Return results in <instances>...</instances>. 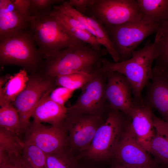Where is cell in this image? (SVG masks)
<instances>
[{"mask_svg":"<svg viewBox=\"0 0 168 168\" xmlns=\"http://www.w3.org/2000/svg\"><path fill=\"white\" fill-rule=\"evenodd\" d=\"M107 77L101 61L96 66L92 78L81 89V93L68 111L78 114L97 116L104 119L109 105L105 95ZM105 120V119H104Z\"/></svg>","mask_w":168,"mask_h":168,"instance_id":"obj_5","label":"cell"},{"mask_svg":"<svg viewBox=\"0 0 168 168\" xmlns=\"http://www.w3.org/2000/svg\"><path fill=\"white\" fill-rule=\"evenodd\" d=\"M95 68L90 73L76 72L58 77L54 79L55 84L74 91L81 89L93 77Z\"/></svg>","mask_w":168,"mask_h":168,"instance_id":"obj_25","label":"cell"},{"mask_svg":"<svg viewBox=\"0 0 168 168\" xmlns=\"http://www.w3.org/2000/svg\"><path fill=\"white\" fill-rule=\"evenodd\" d=\"M105 120L100 117L69 111L63 121L68 134L70 150L85 151Z\"/></svg>","mask_w":168,"mask_h":168,"instance_id":"obj_11","label":"cell"},{"mask_svg":"<svg viewBox=\"0 0 168 168\" xmlns=\"http://www.w3.org/2000/svg\"><path fill=\"white\" fill-rule=\"evenodd\" d=\"M25 145L20 136L0 129V160L21 158Z\"/></svg>","mask_w":168,"mask_h":168,"instance_id":"obj_22","label":"cell"},{"mask_svg":"<svg viewBox=\"0 0 168 168\" xmlns=\"http://www.w3.org/2000/svg\"><path fill=\"white\" fill-rule=\"evenodd\" d=\"M0 106V129L20 136L22 132L17 110L12 103Z\"/></svg>","mask_w":168,"mask_h":168,"instance_id":"obj_23","label":"cell"},{"mask_svg":"<svg viewBox=\"0 0 168 168\" xmlns=\"http://www.w3.org/2000/svg\"><path fill=\"white\" fill-rule=\"evenodd\" d=\"M120 112L110 108L106 119L97 130L89 147L84 151L86 157L98 161L106 159L114 154L125 121Z\"/></svg>","mask_w":168,"mask_h":168,"instance_id":"obj_7","label":"cell"},{"mask_svg":"<svg viewBox=\"0 0 168 168\" xmlns=\"http://www.w3.org/2000/svg\"><path fill=\"white\" fill-rule=\"evenodd\" d=\"M70 148L57 153L46 154L48 168H75L76 162Z\"/></svg>","mask_w":168,"mask_h":168,"instance_id":"obj_27","label":"cell"},{"mask_svg":"<svg viewBox=\"0 0 168 168\" xmlns=\"http://www.w3.org/2000/svg\"><path fill=\"white\" fill-rule=\"evenodd\" d=\"M156 57L153 43L148 41L143 48L134 51L131 58L124 61L112 62L103 58L102 69L124 75L130 84L133 99L142 101V91L153 77L152 66Z\"/></svg>","mask_w":168,"mask_h":168,"instance_id":"obj_2","label":"cell"},{"mask_svg":"<svg viewBox=\"0 0 168 168\" xmlns=\"http://www.w3.org/2000/svg\"><path fill=\"white\" fill-rule=\"evenodd\" d=\"M18 158L9 159L0 162V168H19Z\"/></svg>","mask_w":168,"mask_h":168,"instance_id":"obj_31","label":"cell"},{"mask_svg":"<svg viewBox=\"0 0 168 168\" xmlns=\"http://www.w3.org/2000/svg\"><path fill=\"white\" fill-rule=\"evenodd\" d=\"M107 52L105 49H97L80 41L45 58L41 71L54 79L76 72L91 73Z\"/></svg>","mask_w":168,"mask_h":168,"instance_id":"obj_1","label":"cell"},{"mask_svg":"<svg viewBox=\"0 0 168 168\" xmlns=\"http://www.w3.org/2000/svg\"><path fill=\"white\" fill-rule=\"evenodd\" d=\"M153 77L147 85L143 99L151 108L156 110L165 121L168 120V78L162 72L153 68Z\"/></svg>","mask_w":168,"mask_h":168,"instance_id":"obj_16","label":"cell"},{"mask_svg":"<svg viewBox=\"0 0 168 168\" xmlns=\"http://www.w3.org/2000/svg\"><path fill=\"white\" fill-rule=\"evenodd\" d=\"M19 168H30L27 164L22 160L18 161Z\"/></svg>","mask_w":168,"mask_h":168,"instance_id":"obj_32","label":"cell"},{"mask_svg":"<svg viewBox=\"0 0 168 168\" xmlns=\"http://www.w3.org/2000/svg\"><path fill=\"white\" fill-rule=\"evenodd\" d=\"M119 164L127 167L152 166L147 152L138 142L129 128L122 134L114 154Z\"/></svg>","mask_w":168,"mask_h":168,"instance_id":"obj_15","label":"cell"},{"mask_svg":"<svg viewBox=\"0 0 168 168\" xmlns=\"http://www.w3.org/2000/svg\"><path fill=\"white\" fill-rule=\"evenodd\" d=\"M155 135L150 143L148 152L165 163L168 162V127L165 121L154 114Z\"/></svg>","mask_w":168,"mask_h":168,"instance_id":"obj_18","label":"cell"},{"mask_svg":"<svg viewBox=\"0 0 168 168\" xmlns=\"http://www.w3.org/2000/svg\"><path fill=\"white\" fill-rule=\"evenodd\" d=\"M114 168H154L152 166L142 167H127L122 166L119 164L117 165Z\"/></svg>","mask_w":168,"mask_h":168,"instance_id":"obj_33","label":"cell"},{"mask_svg":"<svg viewBox=\"0 0 168 168\" xmlns=\"http://www.w3.org/2000/svg\"><path fill=\"white\" fill-rule=\"evenodd\" d=\"M29 29L44 59L81 41L71 36L51 12L42 17H32Z\"/></svg>","mask_w":168,"mask_h":168,"instance_id":"obj_4","label":"cell"},{"mask_svg":"<svg viewBox=\"0 0 168 168\" xmlns=\"http://www.w3.org/2000/svg\"><path fill=\"white\" fill-rule=\"evenodd\" d=\"M93 0H69V4L79 12L85 15Z\"/></svg>","mask_w":168,"mask_h":168,"instance_id":"obj_30","label":"cell"},{"mask_svg":"<svg viewBox=\"0 0 168 168\" xmlns=\"http://www.w3.org/2000/svg\"><path fill=\"white\" fill-rule=\"evenodd\" d=\"M28 79L29 76L24 68L10 76L4 86L0 88V106L13 102L25 87Z\"/></svg>","mask_w":168,"mask_h":168,"instance_id":"obj_20","label":"cell"},{"mask_svg":"<svg viewBox=\"0 0 168 168\" xmlns=\"http://www.w3.org/2000/svg\"><path fill=\"white\" fill-rule=\"evenodd\" d=\"M153 44L156 54L153 68L168 72V20L158 27Z\"/></svg>","mask_w":168,"mask_h":168,"instance_id":"obj_21","label":"cell"},{"mask_svg":"<svg viewBox=\"0 0 168 168\" xmlns=\"http://www.w3.org/2000/svg\"><path fill=\"white\" fill-rule=\"evenodd\" d=\"M134 100L133 107L127 115L124 114L127 119V121L125 120L138 142L147 152L155 135L153 114L152 108L143 100Z\"/></svg>","mask_w":168,"mask_h":168,"instance_id":"obj_13","label":"cell"},{"mask_svg":"<svg viewBox=\"0 0 168 168\" xmlns=\"http://www.w3.org/2000/svg\"><path fill=\"white\" fill-rule=\"evenodd\" d=\"M74 91L66 88L58 86L53 90L49 93L50 99L57 103L65 105V103L72 96Z\"/></svg>","mask_w":168,"mask_h":168,"instance_id":"obj_29","label":"cell"},{"mask_svg":"<svg viewBox=\"0 0 168 168\" xmlns=\"http://www.w3.org/2000/svg\"><path fill=\"white\" fill-rule=\"evenodd\" d=\"M64 0H30L29 11L31 17H42L49 14L53 7L63 2Z\"/></svg>","mask_w":168,"mask_h":168,"instance_id":"obj_28","label":"cell"},{"mask_svg":"<svg viewBox=\"0 0 168 168\" xmlns=\"http://www.w3.org/2000/svg\"><path fill=\"white\" fill-rule=\"evenodd\" d=\"M85 16L88 24L95 31L98 42L105 47L114 62H119V55L109 38L105 27L95 18Z\"/></svg>","mask_w":168,"mask_h":168,"instance_id":"obj_24","label":"cell"},{"mask_svg":"<svg viewBox=\"0 0 168 168\" xmlns=\"http://www.w3.org/2000/svg\"><path fill=\"white\" fill-rule=\"evenodd\" d=\"M105 72L107 77L105 95L110 108L127 115L134 104L129 81L124 75L118 72Z\"/></svg>","mask_w":168,"mask_h":168,"instance_id":"obj_14","label":"cell"},{"mask_svg":"<svg viewBox=\"0 0 168 168\" xmlns=\"http://www.w3.org/2000/svg\"><path fill=\"white\" fill-rule=\"evenodd\" d=\"M165 121L166 122V124L167 126V127H168V120L166 121Z\"/></svg>","mask_w":168,"mask_h":168,"instance_id":"obj_35","label":"cell"},{"mask_svg":"<svg viewBox=\"0 0 168 168\" xmlns=\"http://www.w3.org/2000/svg\"><path fill=\"white\" fill-rule=\"evenodd\" d=\"M142 18L160 26L168 20V0H137Z\"/></svg>","mask_w":168,"mask_h":168,"instance_id":"obj_19","label":"cell"},{"mask_svg":"<svg viewBox=\"0 0 168 168\" xmlns=\"http://www.w3.org/2000/svg\"><path fill=\"white\" fill-rule=\"evenodd\" d=\"M21 158L30 168H48L46 154L34 145L25 143Z\"/></svg>","mask_w":168,"mask_h":168,"instance_id":"obj_26","label":"cell"},{"mask_svg":"<svg viewBox=\"0 0 168 168\" xmlns=\"http://www.w3.org/2000/svg\"><path fill=\"white\" fill-rule=\"evenodd\" d=\"M29 29L0 41L1 65H15L32 73L41 71L44 59Z\"/></svg>","mask_w":168,"mask_h":168,"instance_id":"obj_3","label":"cell"},{"mask_svg":"<svg viewBox=\"0 0 168 168\" xmlns=\"http://www.w3.org/2000/svg\"><path fill=\"white\" fill-rule=\"evenodd\" d=\"M168 78V72H162Z\"/></svg>","mask_w":168,"mask_h":168,"instance_id":"obj_34","label":"cell"},{"mask_svg":"<svg viewBox=\"0 0 168 168\" xmlns=\"http://www.w3.org/2000/svg\"><path fill=\"white\" fill-rule=\"evenodd\" d=\"M43 75L37 72L29 76L25 87L12 103L18 113L22 133L28 128L32 112L40 100L48 91L57 87L54 79Z\"/></svg>","mask_w":168,"mask_h":168,"instance_id":"obj_9","label":"cell"},{"mask_svg":"<svg viewBox=\"0 0 168 168\" xmlns=\"http://www.w3.org/2000/svg\"><path fill=\"white\" fill-rule=\"evenodd\" d=\"M85 15L95 18L105 26L142 18L137 0H93Z\"/></svg>","mask_w":168,"mask_h":168,"instance_id":"obj_8","label":"cell"},{"mask_svg":"<svg viewBox=\"0 0 168 168\" xmlns=\"http://www.w3.org/2000/svg\"><path fill=\"white\" fill-rule=\"evenodd\" d=\"M30 0H0V41L29 29Z\"/></svg>","mask_w":168,"mask_h":168,"instance_id":"obj_12","label":"cell"},{"mask_svg":"<svg viewBox=\"0 0 168 168\" xmlns=\"http://www.w3.org/2000/svg\"><path fill=\"white\" fill-rule=\"evenodd\" d=\"M25 133L24 142L35 145L46 154L69 148L68 132L63 123L48 126L33 121Z\"/></svg>","mask_w":168,"mask_h":168,"instance_id":"obj_10","label":"cell"},{"mask_svg":"<svg viewBox=\"0 0 168 168\" xmlns=\"http://www.w3.org/2000/svg\"><path fill=\"white\" fill-rule=\"evenodd\" d=\"M159 26L142 18L119 25L104 26L119 55V62H122L130 58L138 44L147 36L156 32Z\"/></svg>","mask_w":168,"mask_h":168,"instance_id":"obj_6","label":"cell"},{"mask_svg":"<svg viewBox=\"0 0 168 168\" xmlns=\"http://www.w3.org/2000/svg\"><path fill=\"white\" fill-rule=\"evenodd\" d=\"M53 89L48 91L34 109L31 115L33 121L57 126L61 124L65 119L68 108L54 101L49 97V93Z\"/></svg>","mask_w":168,"mask_h":168,"instance_id":"obj_17","label":"cell"}]
</instances>
